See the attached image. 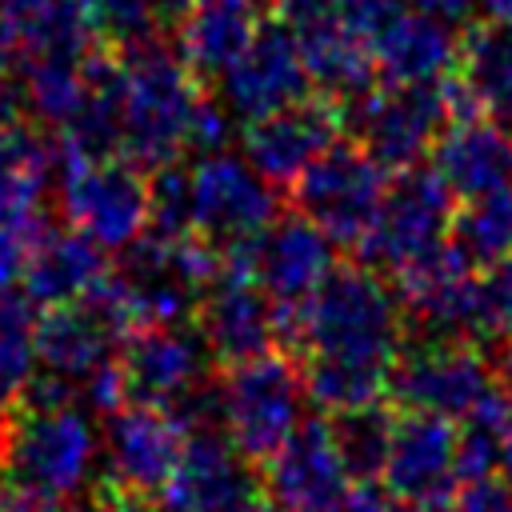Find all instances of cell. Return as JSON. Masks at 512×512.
Wrapping results in <instances>:
<instances>
[{
	"instance_id": "cell-1",
	"label": "cell",
	"mask_w": 512,
	"mask_h": 512,
	"mask_svg": "<svg viewBox=\"0 0 512 512\" xmlns=\"http://www.w3.org/2000/svg\"><path fill=\"white\" fill-rule=\"evenodd\" d=\"M408 336L400 292L372 264H336L300 312V360L340 356L392 368ZM292 348V356H296Z\"/></svg>"
},
{
	"instance_id": "cell-2",
	"label": "cell",
	"mask_w": 512,
	"mask_h": 512,
	"mask_svg": "<svg viewBox=\"0 0 512 512\" xmlns=\"http://www.w3.org/2000/svg\"><path fill=\"white\" fill-rule=\"evenodd\" d=\"M112 52L124 64V160L144 172L172 164L188 148L204 80L184 64L176 36H148Z\"/></svg>"
},
{
	"instance_id": "cell-3",
	"label": "cell",
	"mask_w": 512,
	"mask_h": 512,
	"mask_svg": "<svg viewBox=\"0 0 512 512\" xmlns=\"http://www.w3.org/2000/svg\"><path fill=\"white\" fill-rule=\"evenodd\" d=\"M224 252L200 236L164 240V236H136L116 252L108 268L132 328L140 324H188L200 308L208 280L220 272Z\"/></svg>"
},
{
	"instance_id": "cell-4",
	"label": "cell",
	"mask_w": 512,
	"mask_h": 512,
	"mask_svg": "<svg viewBox=\"0 0 512 512\" xmlns=\"http://www.w3.org/2000/svg\"><path fill=\"white\" fill-rule=\"evenodd\" d=\"M304 368L288 348L240 360L220 372L224 432L260 468L304 420Z\"/></svg>"
},
{
	"instance_id": "cell-5",
	"label": "cell",
	"mask_w": 512,
	"mask_h": 512,
	"mask_svg": "<svg viewBox=\"0 0 512 512\" xmlns=\"http://www.w3.org/2000/svg\"><path fill=\"white\" fill-rule=\"evenodd\" d=\"M384 192L388 172L356 140H336L300 172V180L288 188V204L336 248L360 252L380 216Z\"/></svg>"
},
{
	"instance_id": "cell-6",
	"label": "cell",
	"mask_w": 512,
	"mask_h": 512,
	"mask_svg": "<svg viewBox=\"0 0 512 512\" xmlns=\"http://www.w3.org/2000/svg\"><path fill=\"white\" fill-rule=\"evenodd\" d=\"M496 388L504 384L488 360V348L480 340L448 336H404L388 380V396L396 408L432 412L444 420H464Z\"/></svg>"
},
{
	"instance_id": "cell-7",
	"label": "cell",
	"mask_w": 512,
	"mask_h": 512,
	"mask_svg": "<svg viewBox=\"0 0 512 512\" xmlns=\"http://www.w3.org/2000/svg\"><path fill=\"white\" fill-rule=\"evenodd\" d=\"M96 460V432L88 412L68 408H24L16 416V432L4 460V484L40 500H72Z\"/></svg>"
},
{
	"instance_id": "cell-8",
	"label": "cell",
	"mask_w": 512,
	"mask_h": 512,
	"mask_svg": "<svg viewBox=\"0 0 512 512\" xmlns=\"http://www.w3.org/2000/svg\"><path fill=\"white\" fill-rule=\"evenodd\" d=\"M340 124L344 136L356 140L384 172H404L420 164L452 124L444 80L412 88L376 84L340 104Z\"/></svg>"
},
{
	"instance_id": "cell-9",
	"label": "cell",
	"mask_w": 512,
	"mask_h": 512,
	"mask_svg": "<svg viewBox=\"0 0 512 512\" xmlns=\"http://www.w3.org/2000/svg\"><path fill=\"white\" fill-rule=\"evenodd\" d=\"M56 212L92 236L104 252H120L148 232V172L124 156L68 160L56 180Z\"/></svg>"
},
{
	"instance_id": "cell-10",
	"label": "cell",
	"mask_w": 512,
	"mask_h": 512,
	"mask_svg": "<svg viewBox=\"0 0 512 512\" xmlns=\"http://www.w3.org/2000/svg\"><path fill=\"white\" fill-rule=\"evenodd\" d=\"M452 216L456 192L444 184V176L436 168L412 164L392 176L360 256L364 264L396 276L452 236Z\"/></svg>"
},
{
	"instance_id": "cell-11",
	"label": "cell",
	"mask_w": 512,
	"mask_h": 512,
	"mask_svg": "<svg viewBox=\"0 0 512 512\" xmlns=\"http://www.w3.org/2000/svg\"><path fill=\"white\" fill-rule=\"evenodd\" d=\"M192 196H196V236L236 256L280 216V188L268 184L244 156L208 152L192 164Z\"/></svg>"
},
{
	"instance_id": "cell-12",
	"label": "cell",
	"mask_w": 512,
	"mask_h": 512,
	"mask_svg": "<svg viewBox=\"0 0 512 512\" xmlns=\"http://www.w3.org/2000/svg\"><path fill=\"white\" fill-rule=\"evenodd\" d=\"M456 420L396 408L392 448L384 460V488L404 512H444L460 492Z\"/></svg>"
},
{
	"instance_id": "cell-13",
	"label": "cell",
	"mask_w": 512,
	"mask_h": 512,
	"mask_svg": "<svg viewBox=\"0 0 512 512\" xmlns=\"http://www.w3.org/2000/svg\"><path fill=\"white\" fill-rule=\"evenodd\" d=\"M208 360H212V352H208L200 328H188V324L132 328L116 352L124 404L172 412L208 376Z\"/></svg>"
},
{
	"instance_id": "cell-14",
	"label": "cell",
	"mask_w": 512,
	"mask_h": 512,
	"mask_svg": "<svg viewBox=\"0 0 512 512\" xmlns=\"http://www.w3.org/2000/svg\"><path fill=\"white\" fill-rule=\"evenodd\" d=\"M344 124H340V104L332 96L308 92L268 116L244 120L240 132V148L244 160L276 188H292L300 180V172L340 140Z\"/></svg>"
},
{
	"instance_id": "cell-15",
	"label": "cell",
	"mask_w": 512,
	"mask_h": 512,
	"mask_svg": "<svg viewBox=\"0 0 512 512\" xmlns=\"http://www.w3.org/2000/svg\"><path fill=\"white\" fill-rule=\"evenodd\" d=\"M248 276L272 296L276 308H304L336 268V244L296 208L280 212L252 244L236 252Z\"/></svg>"
},
{
	"instance_id": "cell-16",
	"label": "cell",
	"mask_w": 512,
	"mask_h": 512,
	"mask_svg": "<svg viewBox=\"0 0 512 512\" xmlns=\"http://www.w3.org/2000/svg\"><path fill=\"white\" fill-rule=\"evenodd\" d=\"M196 328L212 352V364L220 368H232L240 360L264 356L268 348H280L276 304L236 256H224L220 272L208 280L196 308Z\"/></svg>"
},
{
	"instance_id": "cell-17",
	"label": "cell",
	"mask_w": 512,
	"mask_h": 512,
	"mask_svg": "<svg viewBox=\"0 0 512 512\" xmlns=\"http://www.w3.org/2000/svg\"><path fill=\"white\" fill-rule=\"evenodd\" d=\"M260 488L280 512H340L352 476L336 452L328 416H308L260 464Z\"/></svg>"
},
{
	"instance_id": "cell-18",
	"label": "cell",
	"mask_w": 512,
	"mask_h": 512,
	"mask_svg": "<svg viewBox=\"0 0 512 512\" xmlns=\"http://www.w3.org/2000/svg\"><path fill=\"white\" fill-rule=\"evenodd\" d=\"M216 88H220V104L240 120L268 116V112L308 96L312 80H308L296 32L268 16L260 24V32L252 36V44L216 80Z\"/></svg>"
},
{
	"instance_id": "cell-19",
	"label": "cell",
	"mask_w": 512,
	"mask_h": 512,
	"mask_svg": "<svg viewBox=\"0 0 512 512\" xmlns=\"http://www.w3.org/2000/svg\"><path fill=\"white\" fill-rule=\"evenodd\" d=\"M260 492V468L220 428L188 432L184 452L160 488L168 512H232Z\"/></svg>"
},
{
	"instance_id": "cell-20",
	"label": "cell",
	"mask_w": 512,
	"mask_h": 512,
	"mask_svg": "<svg viewBox=\"0 0 512 512\" xmlns=\"http://www.w3.org/2000/svg\"><path fill=\"white\" fill-rule=\"evenodd\" d=\"M184 440L188 428L172 412L124 404L104 416V480L136 492H160L184 452Z\"/></svg>"
},
{
	"instance_id": "cell-21",
	"label": "cell",
	"mask_w": 512,
	"mask_h": 512,
	"mask_svg": "<svg viewBox=\"0 0 512 512\" xmlns=\"http://www.w3.org/2000/svg\"><path fill=\"white\" fill-rule=\"evenodd\" d=\"M52 132L68 160L124 156V64L108 44L84 60V92Z\"/></svg>"
},
{
	"instance_id": "cell-22",
	"label": "cell",
	"mask_w": 512,
	"mask_h": 512,
	"mask_svg": "<svg viewBox=\"0 0 512 512\" xmlns=\"http://www.w3.org/2000/svg\"><path fill=\"white\" fill-rule=\"evenodd\" d=\"M460 48H464V36H456V24L412 8L372 40L376 76L380 84H392V88L440 84L460 68Z\"/></svg>"
},
{
	"instance_id": "cell-23",
	"label": "cell",
	"mask_w": 512,
	"mask_h": 512,
	"mask_svg": "<svg viewBox=\"0 0 512 512\" xmlns=\"http://www.w3.org/2000/svg\"><path fill=\"white\" fill-rule=\"evenodd\" d=\"M264 20L268 0H192L172 36L184 64L208 84L232 68Z\"/></svg>"
},
{
	"instance_id": "cell-24",
	"label": "cell",
	"mask_w": 512,
	"mask_h": 512,
	"mask_svg": "<svg viewBox=\"0 0 512 512\" xmlns=\"http://www.w3.org/2000/svg\"><path fill=\"white\" fill-rule=\"evenodd\" d=\"M432 168L444 176L456 200L508 188L512 184V132L500 128L484 112L452 120L432 148Z\"/></svg>"
},
{
	"instance_id": "cell-25",
	"label": "cell",
	"mask_w": 512,
	"mask_h": 512,
	"mask_svg": "<svg viewBox=\"0 0 512 512\" xmlns=\"http://www.w3.org/2000/svg\"><path fill=\"white\" fill-rule=\"evenodd\" d=\"M108 272V252L84 236L80 228H60L52 224L28 252V264H24V292L40 304V308H52V304H68V300H80L88 296Z\"/></svg>"
},
{
	"instance_id": "cell-26",
	"label": "cell",
	"mask_w": 512,
	"mask_h": 512,
	"mask_svg": "<svg viewBox=\"0 0 512 512\" xmlns=\"http://www.w3.org/2000/svg\"><path fill=\"white\" fill-rule=\"evenodd\" d=\"M296 40H300V56H304L312 92L344 104L380 84L372 44L364 36H356L340 16H328V20L296 32Z\"/></svg>"
},
{
	"instance_id": "cell-27",
	"label": "cell",
	"mask_w": 512,
	"mask_h": 512,
	"mask_svg": "<svg viewBox=\"0 0 512 512\" xmlns=\"http://www.w3.org/2000/svg\"><path fill=\"white\" fill-rule=\"evenodd\" d=\"M456 72L480 112L512 132V20H472Z\"/></svg>"
},
{
	"instance_id": "cell-28",
	"label": "cell",
	"mask_w": 512,
	"mask_h": 512,
	"mask_svg": "<svg viewBox=\"0 0 512 512\" xmlns=\"http://www.w3.org/2000/svg\"><path fill=\"white\" fill-rule=\"evenodd\" d=\"M20 60H64L84 64L104 40L92 24L88 0H32L16 20Z\"/></svg>"
},
{
	"instance_id": "cell-29",
	"label": "cell",
	"mask_w": 512,
	"mask_h": 512,
	"mask_svg": "<svg viewBox=\"0 0 512 512\" xmlns=\"http://www.w3.org/2000/svg\"><path fill=\"white\" fill-rule=\"evenodd\" d=\"M300 368H304L308 400L316 408H324V416L384 400L388 380H392V368H384V364L340 360V356H304Z\"/></svg>"
},
{
	"instance_id": "cell-30",
	"label": "cell",
	"mask_w": 512,
	"mask_h": 512,
	"mask_svg": "<svg viewBox=\"0 0 512 512\" xmlns=\"http://www.w3.org/2000/svg\"><path fill=\"white\" fill-rule=\"evenodd\" d=\"M40 304L24 288L0 292V404L12 408L24 400V388L32 384L40 356H36V312Z\"/></svg>"
},
{
	"instance_id": "cell-31",
	"label": "cell",
	"mask_w": 512,
	"mask_h": 512,
	"mask_svg": "<svg viewBox=\"0 0 512 512\" xmlns=\"http://www.w3.org/2000/svg\"><path fill=\"white\" fill-rule=\"evenodd\" d=\"M328 428H332L336 452L352 480L384 476V460H388L392 428H396V404L388 408L384 400H376V404H360L348 412H332Z\"/></svg>"
},
{
	"instance_id": "cell-32",
	"label": "cell",
	"mask_w": 512,
	"mask_h": 512,
	"mask_svg": "<svg viewBox=\"0 0 512 512\" xmlns=\"http://www.w3.org/2000/svg\"><path fill=\"white\" fill-rule=\"evenodd\" d=\"M476 268L512 256V184L460 200L448 236Z\"/></svg>"
},
{
	"instance_id": "cell-33",
	"label": "cell",
	"mask_w": 512,
	"mask_h": 512,
	"mask_svg": "<svg viewBox=\"0 0 512 512\" xmlns=\"http://www.w3.org/2000/svg\"><path fill=\"white\" fill-rule=\"evenodd\" d=\"M512 432V392L496 388L464 420H456V464L460 480H484L500 472L504 444Z\"/></svg>"
},
{
	"instance_id": "cell-34",
	"label": "cell",
	"mask_w": 512,
	"mask_h": 512,
	"mask_svg": "<svg viewBox=\"0 0 512 512\" xmlns=\"http://www.w3.org/2000/svg\"><path fill=\"white\" fill-rule=\"evenodd\" d=\"M192 0H88L92 24L108 48H128L148 36H168Z\"/></svg>"
},
{
	"instance_id": "cell-35",
	"label": "cell",
	"mask_w": 512,
	"mask_h": 512,
	"mask_svg": "<svg viewBox=\"0 0 512 512\" xmlns=\"http://www.w3.org/2000/svg\"><path fill=\"white\" fill-rule=\"evenodd\" d=\"M148 232L164 240L196 236V196H192V168L160 164L148 172Z\"/></svg>"
},
{
	"instance_id": "cell-36",
	"label": "cell",
	"mask_w": 512,
	"mask_h": 512,
	"mask_svg": "<svg viewBox=\"0 0 512 512\" xmlns=\"http://www.w3.org/2000/svg\"><path fill=\"white\" fill-rule=\"evenodd\" d=\"M480 288H484V316H488V336H512V256L480 268Z\"/></svg>"
},
{
	"instance_id": "cell-37",
	"label": "cell",
	"mask_w": 512,
	"mask_h": 512,
	"mask_svg": "<svg viewBox=\"0 0 512 512\" xmlns=\"http://www.w3.org/2000/svg\"><path fill=\"white\" fill-rule=\"evenodd\" d=\"M404 12H412V0H340V8H336V16H340L356 36H364L368 44H372L380 32H388Z\"/></svg>"
},
{
	"instance_id": "cell-38",
	"label": "cell",
	"mask_w": 512,
	"mask_h": 512,
	"mask_svg": "<svg viewBox=\"0 0 512 512\" xmlns=\"http://www.w3.org/2000/svg\"><path fill=\"white\" fill-rule=\"evenodd\" d=\"M444 512H512V484L500 476L464 480Z\"/></svg>"
},
{
	"instance_id": "cell-39",
	"label": "cell",
	"mask_w": 512,
	"mask_h": 512,
	"mask_svg": "<svg viewBox=\"0 0 512 512\" xmlns=\"http://www.w3.org/2000/svg\"><path fill=\"white\" fill-rule=\"evenodd\" d=\"M96 512H168L160 492H136V488H120L112 480H104L96 488Z\"/></svg>"
},
{
	"instance_id": "cell-40",
	"label": "cell",
	"mask_w": 512,
	"mask_h": 512,
	"mask_svg": "<svg viewBox=\"0 0 512 512\" xmlns=\"http://www.w3.org/2000/svg\"><path fill=\"white\" fill-rule=\"evenodd\" d=\"M336 8H340V0H268V16L292 32H304V28L336 16Z\"/></svg>"
},
{
	"instance_id": "cell-41",
	"label": "cell",
	"mask_w": 512,
	"mask_h": 512,
	"mask_svg": "<svg viewBox=\"0 0 512 512\" xmlns=\"http://www.w3.org/2000/svg\"><path fill=\"white\" fill-rule=\"evenodd\" d=\"M340 512H404V508L392 500V492L384 484H376V480H352Z\"/></svg>"
},
{
	"instance_id": "cell-42",
	"label": "cell",
	"mask_w": 512,
	"mask_h": 512,
	"mask_svg": "<svg viewBox=\"0 0 512 512\" xmlns=\"http://www.w3.org/2000/svg\"><path fill=\"white\" fill-rule=\"evenodd\" d=\"M28 116L32 112H28V92H24L20 72L0 76V132L12 128V124H20V120H28Z\"/></svg>"
},
{
	"instance_id": "cell-43",
	"label": "cell",
	"mask_w": 512,
	"mask_h": 512,
	"mask_svg": "<svg viewBox=\"0 0 512 512\" xmlns=\"http://www.w3.org/2000/svg\"><path fill=\"white\" fill-rule=\"evenodd\" d=\"M472 4H476V0H412V8H420V12H428V16H440V20H448V24L468 20V16H472Z\"/></svg>"
},
{
	"instance_id": "cell-44",
	"label": "cell",
	"mask_w": 512,
	"mask_h": 512,
	"mask_svg": "<svg viewBox=\"0 0 512 512\" xmlns=\"http://www.w3.org/2000/svg\"><path fill=\"white\" fill-rule=\"evenodd\" d=\"M16 64H20V36L8 20H0V76L16 72Z\"/></svg>"
},
{
	"instance_id": "cell-45",
	"label": "cell",
	"mask_w": 512,
	"mask_h": 512,
	"mask_svg": "<svg viewBox=\"0 0 512 512\" xmlns=\"http://www.w3.org/2000/svg\"><path fill=\"white\" fill-rule=\"evenodd\" d=\"M484 20H512V0H476Z\"/></svg>"
},
{
	"instance_id": "cell-46",
	"label": "cell",
	"mask_w": 512,
	"mask_h": 512,
	"mask_svg": "<svg viewBox=\"0 0 512 512\" xmlns=\"http://www.w3.org/2000/svg\"><path fill=\"white\" fill-rule=\"evenodd\" d=\"M232 512H280V508H276V504L264 496V488H260L256 496H248V500H244V504H236Z\"/></svg>"
},
{
	"instance_id": "cell-47",
	"label": "cell",
	"mask_w": 512,
	"mask_h": 512,
	"mask_svg": "<svg viewBox=\"0 0 512 512\" xmlns=\"http://www.w3.org/2000/svg\"><path fill=\"white\" fill-rule=\"evenodd\" d=\"M28 4H32V0H0V20H8V24L16 28V20L28 12Z\"/></svg>"
},
{
	"instance_id": "cell-48",
	"label": "cell",
	"mask_w": 512,
	"mask_h": 512,
	"mask_svg": "<svg viewBox=\"0 0 512 512\" xmlns=\"http://www.w3.org/2000/svg\"><path fill=\"white\" fill-rule=\"evenodd\" d=\"M500 472H504V480L512 484V432H508V444H504V460H500Z\"/></svg>"
},
{
	"instance_id": "cell-49",
	"label": "cell",
	"mask_w": 512,
	"mask_h": 512,
	"mask_svg": "<svg viewBox=\"0 0 512 512\" xmlns=\"http://www.w3.org/2000/svg\"><path fill=\"white\" fill-rule=\"evenodd\" d=\"M0 512H12V500H8V492H4V484H0Z\"/></svg>"
}]
</instances>
